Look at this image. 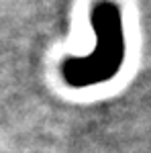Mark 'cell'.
I'll list each match as a JSON object with an SVG mask.
<instances>
[{"label":"cell","instance_id":"1","mask_svg":"<svg viewBox=\"0 0 151 153\" xmlns=\"http://www.w3.org/2000/svg\"><path fill=\"white\" fill-rule=\"evenodd\" d=\"M96 45L90 55L68 57L61 63V76L71 88H88L112 80L125 61L123 12L112 0H98L90 12Z\"/></svg>","mask_w":151,"mask_h":153}]
</instances>
